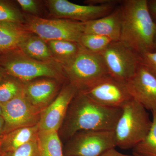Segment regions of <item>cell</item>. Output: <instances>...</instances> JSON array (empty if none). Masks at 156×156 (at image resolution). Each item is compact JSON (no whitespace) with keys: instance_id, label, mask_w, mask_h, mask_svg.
<instances>
[{"instance_id":"obj_1","label":"cell","mask_w":156,"mask_h":156,"mask_svg":"<svg viewBox=\"0 0 156 156\" xmlns=\"http://www.w3.org/2000/svg\"><path fill=\"white\" fill-rule=\"evenodd\" d=\"M122 111L98 104L79 92L70 105L63 122V135L70 138L80 131L114 130Z\"/></svg>"},{"instance_id":"obj_2","label":"cell","mask_w":156,"mask_h":156,"mask_svg":"<svg viewBox=\"0 0 156 156\" xmlns=\"http://www.w3.org/2000/svg\"><path fill=\"white\" fill-rule=\"evenodd\" d=\"M121 3L120 41L139 55L153 51L156 23L149 11L147 0H126Z\"/></svg>"},{"instance_id":"obj_3","label":"cell","mask_w":156,"mask_h":156,"mask_svg":"<svg viewBox=\"0 0 156 156\" xmlns=\"http://www.w3.org/2000/svg\"><path fill=\"white\" fill-rule=\"evenodd\" d=\"M0 66L7 75L25 83L40 77L58 80L66 78L62 66L36 60L20 50L0 54Z\"/></svg>"},{"instance_id":"obj_4","label":"cell","mask_w":156,"mask_h":156,"mask_svg":"<svg viewBox=\"0 0 156 156\" xmlns=\"http://www.w3.org/2000/svg\"><path fill=\"white\" fill-rule=\"evenodd\" d=\"M122 109L114 130L116 147L123 150L134 148L148 134L152 121L147 110L133 98Z\"/></svg>"},{"instance_id":"obj_5","label":"cell","mask_w":156,"mask_h":156,"mask_svg":"<svg viewBox=\"0 0 156 156\" xmlns=\"http://www.w3.org/2000/svg\"><path fill=\"white\" fill-rule=\"evenodd\" d=\"M62 67L69 83L79 92L87 91L110 76L100 54L82 47L73 59Z\"/></svg>"},{"instance_id":"obj_6","label":"cell","mask_w":156,"mask_h":156,"mask_svg":"<svg viewBox=\"0 0 156 156\" xmlns=\"http://www.w3.org/2000/svg\"><path fill=\"white\" fill-rule=\"evenodd\" d=\"M24 23L26 30L46 42L66 41L78 44L84 34V23L71 20L45 19L27 15Z\"/></svg>"},{"instance_id":"obj_7","label":"cell","mask_w":156,"mask_h":156,"mask_svg":"<svg viewBox=\"0 0 156 156\" xmlns=\"http://www.w3.org/2000/svg\"><path fill=\"white\" fill-rule=\"evenodd\" d=\"M116 147L114 130H87L70 138L65 150L66 156H101Z\"/></svg>"},{"instance_id":"obj_8","label":"cell","mask_w":156,"mask_h":156,"mask_svg":"<svg viewBox=\"0 0 156 156\" xmlns=\"http://www.w3.org/2000/svg\"><path fill=\"white\" fill-rule=\"evenodd\" d=\"M111 77L126 83L140 65L139 54L120 41L112 42L100 54Z\"/></svg>"},{"instance_id":"obj_9","label":"cell","mask_w":156,"mask_h":156,"mask_svg":"<svg viewBox=\"0 0 156 156\" xmlns=\"http://www.w3.org/2000/svg\"><path fill=\"white\" fill-rule=\"evenodd\" d=\"M2 117L5 121L3 134L17 128L38 125L41 111L29 102L22 91L16 97L2 104Z\"/></svg>"},{"instance_id":"obj_10","label":"cell","mask_w":156,"mask_h":156,"mask_svg":"<svg viewBox=\"0 0 156 156\" xmlns=\"http://www.w3.org/2000/svg\"><path fill=\"white\" fill-rule=\"evenodd\" d=\"M47 3L50 14L54 17L83 23L106 16L116 8L119 3L82 5L67 0H50Z\"/></svg>"},{"instance_id":"obj_11","label":"cell","mask_w":156,"mask_h":156,"mask_svg":"<svg viewBox=\"0 0 156 156\" xmlns=\"http://www.w3.org/2000/svg\"><path fill=\"white\" fill-rule=\"evenodd\" d=\"M83 92L95 102L107 107L122 108L133 99L126 83L110 76Z\"/></svg>"},{"instance_id":"obj_12","label":"cell","mask_w":156,"mask_h":156,"mask_svg":"<svg viewBox=\"0 0 156 156\" xmlns=\"http://www.w3.org/2000/svg\"><path fill=\"white\" fill-rule=\"evenodd\" d=\"M79 92L69 83L65 86L56 98L41 112L39 131H58L64 122L70 105Z\"/></svg>"},{"instance_id":"obj_13","label":"cell","mask_w":156,"mask_h":156,"mask_svg":"<svg viewBox=\"0 0 156 156\" xmlns=\"http://www.w3.org/2000/svg\"><path fill=\"white\" fill-rule=\"evenodd\" d=\"M131 97L147 110L156 114V77L140 64L133 76L126 83Z\"/></svg>"},{"instance_id":"obj_14","label":"cell","mask_w":156,"mask_h":156,"mask_svg":"<svg viewBox=\"0 0 156 156\" xmlns=\"http://www.w3.org/2000/svg\"><path fill=\"white\" fill-rule=\"evenodd\" d=\"M58 87L54 79H41L26 83L23 91L29 102L42 112L53 101Z\"/></svg>"},{"instance_id":"obj_15","label":"cell","mask_w":156,"mask_h":156,"mask_svg":"<svg viewBox=\"0 0 156 156\" xmlns=\"http://www.w3.org/2000/svg\"><path fill=\"white\" fill-rule=\"evenodd\" d=\"M84 23V34L107 37L113 42L120 41L122 29V14L120 6L104 17Z\"/></svg>"},{"instance_id":"obj_16","label":"cell","mask_w":156,"mask_h":156,"mask_svg":"<svg viewBox=\"0 0 156 156\" xmlns=\"http://www.w3.org/2000/svg\"><path fill=\"white\" fill-rule=\"evenodd\" d=\"M31 34L21 24L0 22V54L19 50Z\"/></svg>"},{"instance_id":"obj_17","label":"cell","mask_w":156,"mask_h":156,"mask_svg":"<svg viewBox=\"0 0 156 156\" xmlns=\"http://www.w3.org/2000/svg\"><path fill=\"white\" fill-rule=\"evenodd\" d=\"M38 125L17 128L3 134L0 137V154L17 149L37 136Z\"/></svg>"},{"instance_id":"obj_18","label":"cell","mask_w":156,"mask_h":156,"mask_svg":"<svg viewBox=\"0 0 156 156\" xmlns=\"http://www.w3.org/2000/svg\"><path fill=\"white\" fill-rule=\"evenodd\" d=\"M32 34L23 43L19 50L27 56L36 60L57 63L53 58L48 43Z\"/></svg>"},{"instance_id":"obj_19","label":"cell","mask_w":156,"mask_h":156,"mask_svg":"<svg viewBox=\"0 0 156 156\" xmlns=\"http://www.w3.org/2000/svg\"><path fill=\"white\" fill-rule=\"evenodd\" d=\"M47 43L55 61L62 66L73 59L81 48L78 43L69 41H52Z\"/></svg>"},{"instance_id":"obj_20","label":"cell","mask_w":156,"mask_h":156,"mask_svg":"<svg viewBox=\"0 0 156 156\" xmlns=\"http://www.w3.org/2000/svg\"><path fill=\"white\" fill-rule=\"evenodd\" d=\"M38 141L40 156H64L58 131H39Z\"/></svg>"},{"instance_id":"obj_21","label":"cell","mask_w":156,"mask_h":156,"mask_svg":"<svg viewBox=\"0 0 156 156\" xmlns=\"http://www.w3.org/2000/svg\"><path fill=\"white\" fill-rule=\"evenodd\" d=\"M112 42L111 39L107 37L93 34H83L78 44L91 53L101 54Z\"/></svg>"},{"instance_id":"obj_22","label":"cell","mask_w":156,"mask_h":156,"mask_svg":"<svg viewBox=\"0 0 156 156\" xmlns=\"http://www.w3.org/2000/svg\"><path fill=\"white\" fill-rule=\"evenodd\" d=\"M152 125L145 138L134 148V152L142 156H156V114L152 113Z\"/></svg>"},{"instance_id":"obj_23","label":"cell","mask_w":156,"mask_h":156,"mask_svg":"<svg viewBox=\"0 0 156 156\" xmlns=\"http://www.w3.org/2000/svg\"><path fill=\"white\" fill-rule=\"evenodd\" d=\"M23 89L18 80L7 75L0 83V104H4L16 97Z\"/></svg>"},{"instance_id":"obj_24","label":"cell","mask_w":156,"mask_h":156,"mask_svg":"<svg viewBox=\"0 0 156 156\" xmlns=\"http://www.w3.org/2000/svg\"><path fill=\"white\" fill-rule=\"evenodd\" d=\"M24 18L20 11L10 4L0 1V22H8L21 24Z\"/></svg>"},{"instance_id":"obj_25","label":"cell","mask_w":156,"mask_h":156,"mask_svg":"<svg viewBox=\"0 0 156 156\" xmlns=\"http://www.w3.org/2000/svg\"><path fill=\"white\" fill-rule=\"evenodd\" d=\"M0 156H40L38 135L29 142L17 149L1 154Z\"/></svg>"},{"instance_id":"obj_26","label":"cell","mask_w":156,"mask_h":156,"mask_svg":"<svg viewBox=\"0 0 156 156\" xmlns=\"http://www.w3.org/2000/svg\"><path fill=\"white\" fill-rule=\"evenodd\" d=\"M139 56L140 64L146 67L156 77V52H146Z\"/></svg>"},{"instance_id":"obj_27","label":"cell","mask_w":156,"mask_h":156,"mask_svg":"<svg viewBox=\"0 0 156 156\" xmlns=\"http://www.w3.org/2000/svg\"><path fill=\"white\" fill-rule=\"evenodd\" d=\"M22 10L27 13L37 15L38 13V8L37 2L34 0H17Z\"/></svg>"},{"instance_id":"obj_28","label":"cell","mask_w":156,"mask_h":156,"mask_svg":"<svg viewBox=\"0 0 156 156\" xmlns=\"http://www.w3.org/2000/svg\"><path fill=\"white\" fill-rule=\"evenodd\" d=\"M147 5L151 16L156 23V0L147 1Z\"/></svg>"},{"instance_id":"obj_29","label":"cell","mask_w":156,"mask_h":156,"mask_svg":"<svg viewBox=\"0 0 156 156\" xmlns=\"http://www.w3.org/2000/svg\"><path fill=\"white\" fill-rule=\"evenodd\" d=\"M101 156H135L133 155V156L128 155L125 154L121 153L119 152L118 151L115 149L112 148L109 150L108 151L106 152L105 153L103 154Z\"/></svg>"},{"instance_id":"obj_30","label":"cell","mask_w":156,"mask_h":156,"mask_svg":"<svg viewBox=\"0 0 156 156\" xmlns=\"http://www.w3.org/2000/svg\"><path fill=\"white\" fill-rule=\"evenodd\" d=\"M5 127V121L2 116L0 115V137L4 133Z\"/></svg>"},{"instance_id":"obj_31","label":"cell","mask_w":156,"mask_h":156,"mask_svg":"<svg viewBox=\"0 0 156 156\" xmlns=\"http://www.w3.org/2000/svg\"><path fill=\"white\" fill-rule=\"evenodd\" d=\"M7 75L5 69L0 66V83L2 82L4 78L7 76Z\"/></svg>"},{"instance_id":"obj_32","label":"cell","mask_w":156,"mask_h":156,"mask_svg":"<svg viewBox=\"0 0 156 156\" xmlns=\"http://www.w3.org/2000/svg\"><path fill=\"white\" fill-rule=\"evenodd\" d=\"M153 51L156 52V35L155 38L154 42V48Z\"/></svg>"},{"instance_id":"obj_33","label":"cell","mask_w":156,"mask_h":156,"mask_svg":"<svg viewBox=\"0 0 156 156\" xmlns=\"http://www.w3.org/2000/svg\"><path fill=\"white\" fill-rule=\"evenodd\" d=\"M0 115L2 116V106L1 104H0Z\"/></svg>"},{"instance_id":"obj_34","label":"cell","mask_w":156,"mask_h":156,"mask_svg":"<svg viewBox=\"0 0 156 156\" xmlns=\"http://www.w3.org/2000/svg\"><path fill=\"white\" fill-rule=\"evenodd\" d=\"M133 155L135 156H142L140 155L139 154L136 153L134 152H133Z\"/></svg>"}]
</instances>
